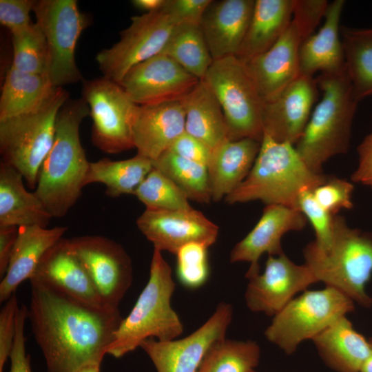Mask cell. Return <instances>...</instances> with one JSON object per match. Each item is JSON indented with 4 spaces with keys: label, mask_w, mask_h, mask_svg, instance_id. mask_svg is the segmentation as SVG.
I'll return each mask as SVG.
<instances>
[{
    "label": "cell",
    "mask_w": 372,
    "mask_h": 372,
    "mask_svg": "<svg viewBox=\"0 0 372 372\" xmlns=\"http://www.w3.org/2000/svg\"><path fill=\"white\" fill-rule=\"evenodd\" d=\"M329 3L326 0H294L291 22L297 28L302 41L313 34L324 18Z\"/></svg>",
    "instance_id": "42"
},
{
    "label": "cell",
    "mask_w": 372,
    "mask_h": 372,
    "mask_svg": "<svg viewBox=\"0 0 372 372\" xmlns=\"http://www.w3.org/2000/svg\"><path fill=\"white\" fill-rule=\"evenodd\" d=\"M302 253L304 264L318 282L336 289L363 307L372 306L366 290L372 276L371 234L350 227L338 214L333 217L329 247L321 249L311 241Z\"/></svg>",
    "instance_id": "5"
},
{
    "label": "cell",
    "mask_w": 372,
    "mask_h": 372,
    "mask_svg": "<svg viewBox=\"0 0 372 372\" xmlns=\"http://www.w3.org/2000/svg\"><path fill=\"white\" fill-rule=\"evenodd\" d=\"M13 59L11 66L32 74H47L48 50L45 36L35 23L12 34Z\"/></svg>",
    "instance_id": "37"
},
{
    "label": "cell",
    "mask_w": 372,
    "mask_h": 372,
    "mask_svg": "<svg viewBox=\"0 0 372 372\" xmlns=\"http://www.w3.org/2000/svg\"><path fill=\"white\" fill-rule=\"evenodd\" d=\"M200 81L165 54L131 68L120 85L138 105L180 101Z\"/></svg>",
    "instance_id": "16"
},
{
    "label": "cell",
    "mask_w": 372,
    "mask_h": 372,
    "mask_svg": "<svg viewBox=\"0 0 372 372\" xmlns=\"http://www.w3.org/2000/svg\"><path fill=\"white\" fill-rule=\"evenodd\" d=\"M101 363L92 362L83 366L77 372H100Z\"/></svg>",
    "instance_id": "51"
},
{
    "label": "cell",
    "mask_w": 372,
    "mask_h": 372,
    "mask_svg": "<svg viewBox=\"0 0 372 372\" xmlns=\"http://www.w3.org/2000/svg\"><path fill=\"white\" fill-rule=\"evenodd\" d=\"M232 317V305L223 302L203 324L187 336L169 341L149 338L140 347L157 372H196L209 348L225 338Z\"/></svg>",
    "instance_id": "14"
},
{
    "label": "cell",
    "mask_w": 372,
    "mask_h": 372,
    "mask_svg": "<svg viewBox=\"0 0 372 372\" xmlns=\"http://www.w3.org/2000/svg\"><path fill=\"white\" fill-rule=\"evenodd\" d=\"M250 138L229 140L214 149L207 165L211 200L219 202L249 174L260 147Z\"/></svg>",
    "instance_id": "26"
},
{
    "label": "cell",
    "mask_w": 372,
    "mask_h": 372,
    "mask_svg": "<svg viewBox=\"0 0 372 372\" xmlns=\"http://www.w3.org/2000/svg\"><path fill=\"white\" fill-rule=\"evenodd\" d=\"M251 372H258V371H256V370H254V371H251Z\"/></svg>",
    "instance_id": "53"
},
{
    "label": "cell",
    "mask_w": 372,
    "mask_h": 372,
    "mask_svg": "<svg viewBox=\"0 0 372 372\" xmlns=\"http://www.w3.org/2000/svg\"><path fill=\"white\" fill-rule=\"evenodd\" d=\"M90 115L81 98L66 101L60 110L53 145L41 167L35 194L53 218L67 214L81 196L89 167L79 128Z\"/></svg>",
    "instance_id": "2"
},
{
    "label": "cell",
    "mask_w": 372,
    "mask_h": 372,
    "mask_svg": "<svg viewBox=\"0 0 372 372\" xmlns=\"http://www.w3.org/2000/svg\"><path fill=\"white\" fill-rule=\"evenodd\" d=\"M318 91L313 76L300 74L275 99L264 102V135L294 145L309 122Z\"/></svg>",
    "instance_id": "18"
},
{
    "label": "cell",
    "mask_w": 372,
    "mask_h": 372,
    "mask_svg": "<svg viewBox=\"0 0 372 372\" xmlns=\"http://www.w3.org/2000/svg\"><path fill=\"white\" fill-rule=\"evenodd\" d=\"M134 195L148 208L169 210L192 209L186 194L154 167Z\"/></svg>",
    "instance_id": "38"
},
{
    "label": "cell",
    "mask_w": 372,
    "mask_h": 372,
    "mask_svg": "<svg viewBox=\"0 0 372 372\" xmlns=\"http://www.w3.org/2000/svg\"><path fill=\"white\" fill-rule=\"evenodd\" d=\"M28 307H19L17 316V329L12 350L10 356V372H32L30 356L26 353L25 324Z\"/></svg>",
    "instance_id": "46"
},
{
    "label": "cell",
    "mask_w": 372,
    "mask_h": 372,
    "mask_svg": "<svg viewBox=\"0 0 372 372\" xmlns=\"http://www.w3.org/2000/svg\"><path fill=\"white\" fill-rule=\"evenodd\" d=\"M344 4V0L329 3L322 26L302 42L299 51L300 74L313 76L319 71L321 74H337L345 70L340 37V21Z\"/></svg>",
    "instance_id": "25"
},
{
    "label": "cell",
    "mask_w": 372,
    "mask_h": 372,
    "mask_svg": "<svg viewBox=\"0 0 372 372\" xmlns=\"http://www.w3.org/2000/svg\"><path fill=\"white\" fill-rule=\"evenodd\" d=\"M131 21L120 40L96 56L103 76L118 84L134 66L162 54L177 25L163 10L132 17Z\"/></svg>",
    "instance_id": "12"
},
{
    "label": "cell",
    "mask_w": 372,
    "mask_h": 372,
    "mask_svg": "<svg viewBox=\"0 0 372 372\" xmlns=\"http://www.w3.org/2000/svg\"><path fill=\"white\" fill-rule=\"evenodd\" d=\"M358 165L351 175V180L372 189V132L358 147Z\"/></svg>",
    "instance_id": "48"
},
{
    "label": "cell",
    "mask_w": 372,
    "mask_h": 372,
    "mask_svg": "<svg viewBox=\"0 0 372 372\" xmlns=\"http://www.w3.org/2000/svg\"><path fill=\"white\" fill-rule=\"evenodd\" d=\"M35 1L0 0V22L9 29L12 34L29 27L30 12L33 11Z\"/></svg>",
    "instance_id": "44"
},
{
    "label": "cell",
    "mask_w": 372,
    "mask_h": 372,
    "mask_svg": "<svg viewBox=\"0 0 372 372\" xmlns=\"http://www.w3.org/2000/svg\"><path fill=\"white\" fill-rule=\"evenodd\" d=\"M66 227L47 228L23 226L18 228V236L10 263L0 282V302L4 303L18 287L30 280L45 253L63 238Z\"/></svg>",
    "instance_id": "24"
},
{
    "label": "cell",
    "mask_w": 372,
    "mask_h": 372,
    "mask_svg": "<svg viewBox=\"0 0 372 372\" xmlns=\"http://www.w3.org/2000/svg\"><path fill=\"white\" fill-rule=\"evenodd\" d=\"M185 131L182 100L139 105L133 125L134 148L138 154L153 161Z\"/></svg>",
    "instance_id": "23"
},
{
    "label": "cell",
    "mask_w": 372,
    "mask_h": 372,
    "mask_svg": "<svg viewBox=\"0 0 372 372\" xmlns=\"http://www.w3.org/2000/svg\"><path fill=\"white\" fill-rule=\"evenodd\" d=\"M153 167L174 181L189 200L200 203L211 200L207 167L167 150L152 161Z\"/></svg>",
    "instance_id": "36"
},
{
    "label": "cell",
    "mask_w": 372,
    "mask_h": 372,
    "mask_svg": "<svg viewBox=\"0 0 372 372\" xmlns=\"http://www.w3.org/2000/svg\"><path fill=\"white\" fill-rule=\"evenodd\" d=\"M82 93L93 122V145L107 154L134 148L133 125L139 105L122 86L103 76L84 81Z\"/></svg>",
    "instance_id": "11"
},
{
    "label": "cell",
    "mask_w": 372,
    "mask_h": 372,
    "mask_svg": "<svg viewBox=\"0 0 372 372\" xmlns=\"http://www.w3.org/2000/svg\"><path fill=\"white\" fill-rule=\"evenodd\" d=\"M255 0L211 1L199 26L213 60L236 56L247 33Z\"/></svg>",
    "instance_id": "22"
},
{
    "label": "cell",
    "mask_w": 372,
    "mask_h": 372,
    "mask_svg": "<svg viewBox=\"0 0 372 372\" xmlns=\"http://www.w3.org/2000/svg\"><path fill=\"white\" fill-rule=\"evenodd\" d=\"M23 176L0 164V227H47L53 218L34 192L26 190Z\"/></svg>",
    "instance_id": "28"
},
{
    "label": "cell",
    "mask_w": 372,
    "mask_h": 372,
    "mask_svg": "<svg viewBox=\"0 0 372 372\" xmlns=\"http://www.w3.org/2000/svg\"><path fill=\"white\" fill-rule=\"evenodd\" d=\"M203 80L220 103L230 140L250 138L261 143L264 101L244 62L236 56L214 60Z\"/></svg>",
    "instance_id": "9"
},
{
    "label": "cell",
    "mask_w": 372,
    "mask_h": 372,
    "mask_svg": "<svg viewBox=\"0 0 372 372\" xmlns=\"http://www.w3.org/2000/svg\"><path fill=\"white\" fill-rule=\"evenodd\" d=\"M182 102L185 112V132L212 152L230 140L222 107L204 80H200Z\"/></svg>",
    "instance_id": "30"
},
{
    "label": "cell",
    "mask_w": 372,
    "mask_h": 372,
    "mask_svg": "<svg viewBox=\"0 0 372 372\" xmlns=\"http://www.w3.org/2000/svg\"><path fill=\"white\" fill-rule=\"evenodd\" d=\"M165 1L166 0H133L132 3L135 8L149 13L161 10Z\"/></svg>",
    "instance_id": "50"
},
{
    "label": "cell",
    "mask_w": 372,
    "mask_h": 372,
    "mask_svg": "<svg viewBox=\"0 0 372 372\" xmlns=\"http://www.w3.org/2000/svg\"><path fill=\"white\" fill-rule=\"evenodd\" d=\"M36 23L43 32L48 50V76L56 87L82 79L76 65L77 41L89 20L76 0L35 1Z\"/></svg>",
    "instance_id": "10"
},
{
    "label": "cell",
    "mask_w": 372,
    "mask_h": 372,
    "mask_svg": "<svg viewBox=\"0 0 372 372\" xmlns=\"http://www.w3.org/2000/svg\"><path fill=\"white\" fill-rule=\"evenodd\" d=\"M208 248L199 242H190L180 247L176 256V276L186 288L202 287L209 275Z\"/></svg>",
    "instance_id": "39"
},
{
    "label": "cell",
    "mask_w": 372,
    "mask_h": 372,
    "mask_svg": "<svg viewBox=\"0 0 372 372\" xmlns=\"http://www.w3.org/2000/svg\"><path fill=\"white\" fill-rule=\"evenodd\" d=\"M307 219L298 209L282 205H268L254 227L237 242L231 249L229 261L249 262L245 277L260 273L259 260L267 253L278 256L284 253L281 240L283 236L292 231L304 228Z\"/></svg>",
    "instance_id": "19"
},
{
    "label": "cell",
    "mask_w": 372,
    "mask_h": 372,
    "mask_svg": "<svg viewBox=\"0 0 372 372\" xmlns=\"http://www.w3.org/2000/svg\"><path fill=\"white\" fill-rule=\"evenodd\" d=\"M345 70L359 101L372 95V28H340Z\"/></svg>",
    "instance_id": "33"
},
{
    "label": "cell",
    "mask_w": 372,
    "mask_h": 372,
    "mask_svg": "<svg viewBox=\"0 0 372 372\" xmlns=\"http://www.w3.org/2000/svg\"><path fill=\"white\" fill-rule=\"evenodd\" d=\"M68 99V92L56 87L39 109L0 120L1 162L17 169L31 189L37 187L41 167L54 143L59 112Z\"/></svg>",
    "instance_id": "7"
},
{
    "label": "cell",
    "mask_w": 372,
    "mask_h": 372,
    "mask_svg": "<svg viewBox=\"0 0 372 372\" xmlns=\"http://www.w3.org/2000/svg\"><path fill=\"white\" fill-rule=\"evenodd\" d=\"M353 185L344 179L328 176L321 184L312 189L317 202L332 216L338 215L342 209L353 207L352 193Z\"/></svg>",
    "instance_id": "41"
},
{
    "label": "cell",
    "mask_w": 372,
    "mask_h": 372,
    "mask_svg": "<svg viewBox=\"0 0 372 372\" xmlns=\"http://www.w3.org/2000/svg\"><path fill=\"white\" fill-rule=\"evenodd\" d=\"M260 359V348L254 340L226 338L207 350L196 372H251Z\"/></svg>",
    "instance_id": "35"
},
{
    "label": "cell",
    "mask_w": 372,
    "mask_h": 372,
    "mask_svg": "<svg viewBox=\"0 0 372 372\" xmlns=\"http://www.w3.org/2000/svg\"><path fill=\"white\" fill-rule=\"evenodd\" d=\"M162 54L200 80L204 79L214 61L198 25H177Z\"/></svg>",
    "instance_id": "34"
},
{
    "label": "cell",
    "mask_w": 372,
    "mask_h": 372,
    "mask_svg": "<svg viewBox=\"0 0 372 372\" xmlns=\"http://www.w3.org/2000/svg\"><path fill=\"white\" fill-rule=\"evenodd\" d=\"M32 332L48 372H77L101 363L123 318L119 309H99L45 285L30 282Z\"/></svg>",
    "instance_id": "1"
},
{
    "label": "cell",
    "mask_w": 372,
    "mask_h": 372,
    "mask_svg": "<svg viewBox=\"0 0 372 372\" xmlns=\"http://www.w3.org/2000/svg\"><path fill=\"white\" fill-rule=\"evenodd\" d=\"M301 36L291 22L282 37L265 52L244 62L264 102L279 95L300 75Z\"/></svg>",
    "instance_id": "21"
},
{
    "label": "cell",
    "mask_w": 372,
    "mask_h": 372,
    "mask_svg": "<svg viewBox=\"0 0 372 372\" xmlns=\"http://www.w3.org/2000/svg\"><path fill=\"white\" fill-rule=\"evenodd\" d=\"M175 289L171 267L162 252L154 249L147 283L131 311L122 319L107 354L120 358L147 339L169 341L180 335L183 324L171 304Z\"/></svg>",
    "instance_id": "6"
},
{
    "label": "cell",
    "mask_w": 372,
    "mask_h": 372,
    "mask_svg": "<svg viewBox=\"0 0 372 372\" xmlns=\"http://www.w3.org/2000/svg\"><path fill=\"white\" fill-rule=\"evenodd\" d=\"M311 340L324 364L336 372H361L371 351L369 340L354 329L347 316Z\"/></svg>",
    "instance_id": "27"
},
{
    "label": "cell",
    "mask_w": 372,
    "mask_h": 372,
    "mask_svg": "<svg viewBox=\"0 0 372 372\" xmlns=\"http://www.w3.org/2000/svg\"><path fill=\"white\" fill-rule=\"evenodd\" d=\"M152 169V161L138 154L122 161L102 158L90 162L84 186L94 183H102L105 186L106 195L112 198L134 194Z\"/></svg>",
    "instance_id": "32"
},
{
    "label": "cell",
    "mask_w": 372,
    "mask_h": 372,
    "mask_svg": "<svg viewBox=\"0 0 372 372\" xmlns=\"http://www.w3.org/2000/svg\"><path fill=\"white\" fill-rule=\"evenodd\" d=\"M212 0H166L163 10L177 24L199 25L202 17Z\"/></svg>",
    "instance_id": "45"
},
{
    "label": "cell",
    "mask_w": 372,
    "mask_h": 372,
    "mask_svg": "<svg viewBox=\"0 0 372 372\" xmlns=\"http://www.w3.org/2000/svg\"><path fill=\"white\" fill-rule=\"evenodd\" d=\"M19 309L17 298L14 293L6 300L0 311V372H3L5 364L10 358L16 335L17 316Z\"/></svg>",
    "instance_id": "43"
},
{
    "label": "cell",
    "mask_w": 372,
    "mask_h": 372,
    "mask_svg": "<svg viewBox=\"0 0 372 372\" xmlns=\"http://www.w3.org/2000/svg\"><path fill=\"white\" fill-rule=\"evenodd\" d=\"M328 176L311 171L293 145L264 135L255 162L244 181L225 198L229 204L260 200L266 205L296 208L300 194L313 189ZM297 209V208H296Z\"/></svg>",
    "instance_id": "4"
},
{
    "label": "cell",
    "mask_w": 372,
    "mask_h": 372,
    "mask_svg": "<svg viewBox=\"0 0 372 372\" xmlns=\"http://www.w3.org/2000/svg\"><path fill=\"white\" fill-rule=\"evenodd\" d=\"M168 150L182 158L206 166L211 154L205 145L185 131L174 141Z\"/></svg>",
    "instance_id": "47"
},
{
    "label": "cell",
    "mask_w": 372,
    "mask_h": 372,
    "mask_svg": "<svg viewBox=\"0 0 372 372\" xmlns=\"http://www.w3.org/2000/svg\"><path fill=\"white\" fill-rule=\"evenodd\" d=\"M248 280L245 293L248 309L269 316H274L298 293L318 282L304 263H295L285 253L269 256L263 272Z\"/></svg>",
    "instance_id": "15"
},
{
    "label": "cell",
    "mask_w": 372,
    "mask_h": 372,
    "mask_svg": "<svg viewBox=\"0 0 372 372\" xmlns=\"http://www.w3.org/2000/svg\"><path fill=\"white\" fill-rule=\"evenodd\" d=\"M15 226L0 227V277L5 276L18 236Z\"/></svg>",
    "instance_id": "49"
},
{
    "label": "cell",
    "mask_w": 372,
    "mask_h": 372,
    "mask_svg": "<svg viewBox=\"0 0 372 372\" xmlns=\"http://www.w3.org/2000/svg\"><path fill=\"white\" fill-rule=\"evenodd\" d=\"M137 227L154 249L176 255L190 242L210 247L219 233L218 227L194 209L169 210L146 207L136 221Z\"/></svg>",
    "instance_id": "17"
},
{
    "label": "cell",
    "mask_w": 372,
    "mask_h": 372,
    "mask_svg": "<svg viewBox=\"0 0 372 372\" xmlns=\"http://www.w3.org/2000/svg\"><path fill=\"white\" fill-rule=\"evenodd\" d=\"M370 346H371V351L370 354L366 360L361 372H372V335L369 339Z\"/></svg>",
    "instance_id": "52"
},
{
    "label": "cell",
    "mask_w": 372,
    "mask_h": 372,
    "mask_svg": "<svg viewBox=\"0 0 372 372\" xmlns=\"http://www.w3.org/2000/svg\"><path fill=\"white\" fill-rule=\"evenodd\" d=\"M296 208L305 216L315 231L316 245L327 249L331 242L334 216L327 212L315 199L312 189L303 191L299 196Z\"/></svg>",
    "instance_id": "40"
},
{
    "label": "cell",
    "mask_w": 372,
    "mask_h": 372,
    "mask_svg": "<svg viewBox=\"0 0 372 372\" xmlns=\"http://www.w3.org/2000/svg\"><path fill=\"white\" fill-rule=\"evenodd\" d=\"M354 309L355 302L336 289L326 286L320 290H306L273 316L265 335L291 355L302 342L311 340Z\"/></svg>",
    "instance_id": "8"
},
{
    "label": "cell",
    "mask_w": 372,
    "mask_h": 372,
    "mask_svg": "<svg viewBox=\"0 0 372 372\" xmlns=\"http://www.w3.org/2000/svg\"><path fill=\"white\" fill-rule=\"evenodd\" d=\"M56 88L47 74L23 72L10 66L1 90L0 120L39 109Z\"/></svg>",
    "instance_id": "31"
},
{
    "label": "cell",
    "mask_w": 372,
    "mask_h": 372,
    "mask_svg": "<svg viewBox=\"0 0 372 372\" xmlns=\"http://www.w3.org/2000/svg\"><path fill=\"white\" fill-rule=\"evenodd\" d=\"M322 96L315 107L295 148L306 165L316 174L331 157L345 154L350 144L353 117L360 102L346 70L316 79Z\"/></svg>",
    "instance_id": "3"
},
{
    "label": "cell",
    "mask_w": 372,
    "mask_h": 372,
    "mask_svg": "<svg viewBox=\"0 0 372 372\" xmlns=\"http://www.w3.org/2000/svg\"><path fill=\"white\" fill-rule=\"evenodd\" d=\"M29 281L45 285L91 307L107 309L72 251L69 239L61 238L45 253Z\"/></svg>",
    "instance_id": "20"
},
{
    "label": "cell",
    "mask_w": 372,
    "mask_h": 372,
    "mask_svg": "<svg viewBox=\"0 0 372 372\" xmlns=\"http://www.w3.org/2000/svg\"><path fill=\"white\" fill-rule=\"evenodd\" d=\"M104 306L118 309L131 287V258L121 245L105 236L87 235L69 239Z\"/></svg>",
    "instance_id": "13"
},
{
    "label": "cell",
    "mask_w": 372,
    "mask_h": 372,
    "mask_svg": "<svg viewBox=\"0 0 372 372\" xmlns=\"http://www.w3.org/2000/svg\"><path fill=\"white\" fill-rule=\"evenodd\" d=\"M294 0H255L251 19L236 55L243 62L271 48L289 27Z\"/></svg>",
    "instance_id": "29"
}]
</instances>
